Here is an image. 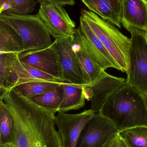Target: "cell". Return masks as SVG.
<instances>
[{"label": "cell", "instance_id": "obj_3", "mask_svg": "<svg viewBox=\"0 0 147 147\" xmlns=\"http://www.w3.org/2000/svg\"><path fill=\"white\" fill-rule=\"evenodd\" d=\"M81 16L110 53L119 68L127 73L131 39L113 24L104 20L92 11L82 9Z\"/></svg>", "mask_w": 147, "mask_h": 147}, {"label": "cell", "instance_id": "obj_25", "mask_svg": "<svg viewBox=\"0 0 147 147\" xmlns=\"http://www.w3.org/2000/svg\"><path fill=\"white\" fill-rule=\"evenodd\" d=\"M119 133H116L109 138L103 147H119Z\"/></svg>", "mask_w": 147, "mask_h": 147}, {"label": "cell", "instance_id": "obj_8", "mask_svg": "<svg viewBox=\"0 0 147 147\" xmlns=\"http://www.w3.org/2000/svg\"><path fill=\"white\" fill-rule=\"evenodd\" d=\"M119 133L114 125L96 113L82 129L75 147H103L113 135Z\"/></svg>", "mask_w": 147, "mask_h": 147}, {"label": "cell", "instance_id": "obj_19", "mask_svg": "<svg viewBox=\"0 0 147 147\" xmlns=\"http://www.w3.org/2000/svg\"><path fill=\"white\" fill-rule=\"evenodd\" d=\"M15 125L10 111L3 100L0 101V147L15 145Z\"/></svg>", "mask_w": 147, "mask_h": 147}, {"label": "cell", "instance_id": "obj_17", "mask_svg": "<svg viewBox=\"0 0 147 147\" xmlns=\"http://www.w3.org/2000/svg\"><path fill=\"white\" fill-rule=\"evenodd\" d=\"M62 85L64 96L58 112H67L83 107L86 99L85 85L74 84L67 82H64Z\"/></svg>", "mask_w": 147, "mask_h": 147}, {"label": "cell", "instance_id": "obj_29", "mask_svg": "<svg viewBox=\"0 0 147 147\" xmlns=\"http://www.w3.org/2000/svg\"><path fill=\"white\" fill-rule=\"evenodd\" d=\"M7 147H17L15 145H11V146H9Z\"/></svg>", "mask_w": 147, "mask_h": 147}, {"label": "cell", "instance_id": "obj_6", "mask_svg": "<svg viewBox=\"0 0 147 147\" xmlns=\"http://www.w3.org/2000/svg\"><path fill=\"white\" fill-rule=\"evenodd\" d=\"M38 14L55 39L73 38L75 24L63 5L48 2L40 3Z\"/></svg>", "mask_w": 147, "mask_h": 147}, {"label": "cell", "instance_id": "obj_15", "mask_svg": "<svg viewBox=\"0 0 147 147\" xmlns=\"http://www.w3.org/2000/svg\"><path fill=\"white\" fill-rule=\"evenodd\" d=\"M89 9L104 20L121 28L122 0H82Z\"/></svg>", "mask_w": 147, "mask_h": 147}, {"label": "cell", "instance_id": "obj_26", "mask_svg": "<svg viewBox=\"0 0 147 147\" xmlns=\"http://www.w3.org/2000/svg\"><path fill=\"white\" fill-rule=\"evenodd\" d=\"M37 3H41L44 2H48L62 5H69L73 6L75 4L74 0H37Z\"/></svg>", "mask_w": 147, "mask_h": 147}, {"label": "cell", "instance_id": "obj_2", "mask_svg": "<svg viewBox=\"0 0 147 147\" xmlns=\"http://www.w3.org/2000/svg\"><path fill=\"white\" fill-rule=\"evenodd\" d=\"M99 113L110 120L118 132L147 127L145 96L126 82L109 96Z\"/></svg>", "mask_w": 147, "mask_h": 147}, {"label": "cell", "instance_id": "obj_18", "mask_svg": "<svg viewBox=\"0 0 147 147\" xmlns=\"http://www.w3.org/2000/svg\"><path fill=\"white\" fill-rule=\"evenodd\" d=\"M24 51L23 41L13 27L0 20V53L20 55Z\"/></svg>", "mask_w": 147, "mask_h": 147}, {"label": "cell", "instance_id": "obj_20", "mask_svg": "<svg viewBox=\"0 0 147 147\" xmlns=\"http://www.w3.org/2000/svg\"><path fill=\"white\" fill-rule=\"evenodd\" d=\"M19 54L0 53V99L3 100L8 92L11 89L13 75V65Z\"/></svg>", "mask_w": 147, "mask_h": 147}, {"label": "cell", "instance_id": "obj_27", "mask_svg": "<svg viewBox=\"0 0 147 147\" xmlns=\"http://www.w3.org/2000/svg\"><path fill=\"white\" fill-rule=\"evenodd\" d=\"M119 147H130L127 144V143L124 141V140H123L122 138L120 137V141H119Z\"/></svg>", "mask_w": 147, "mask_h": 147}, {"label": "cell", "instance_id": "obj_24", "mask_svg": "<svg viewBox=\"0 0 147 147\" xmlns=\"http://www.w3.org/2000/svg\"><path fill=\"white\" fill-rule=\"evenodd\" d=\"M120 137L130 147H147V127L132 128L119 132Z\"/></svg>", "mask_w": 147, "mask_h": 147}, {"label": "cell", "instance_id": "obj_23", "mask_svg": "<svg viewBox=\"0 0 147 147\" xmlns=\"http://www.w3.org/2000/svg\"><path fill=\"white\" fill-rule=\"evenodd\" d=\"M37 3V0H0V13L25 14L32 13L35 10Z\"/></svg>", "mask_w": 147, "mask_h": 147}, {"label": "cell", "instance_id": "obj_1", "mask_svg": "<svg viewBox=\"0 0 147 147\" xmlns=\"http://www.w3.org/2000/svg\"><path fill=\"white\" fill-rule=\"evenodd\" d=\"M10 111L15 125L17 147H62L55 128V113L39 106L15 89L3 100Z\"/></svg>", "mask_w": 147, "mask_h": 147}, {"label": "cell", "instance_id": "obj_9", "mask_svg": "<svg viewBox=\"0 0 147 147\" xmlns=\"http://www.w3.org/2000/svg\"><path fill=\"white\" fill-rule=\"evenodd\" d=\"M75 32L85 51L103 69L106 70L108 68H112L119 70L110 53L82 16L80 17L79 26L75 28Z\"/></svg>", "mask_w": 147, "mask_h": 147}, {"label": "cell", "instance_id": "obj_4", "mask_svg": "<svg viewBox=\"0 0 147 147\" xmlns=\"http://www.w3.org/2000/svg\"><path fill=\"white\" fill-rule=\"evenodd\" d=\"M0 20L11 26L23 41L24 51L45 49L52 44L46 26L38 14L0 13Z\"/></svg>", "mask_w": 147, "mask_h": 147}, {"label": "cell", "instance_id": "obj_5", "mask_svg": "<svg viewBox=\"0 0 147 147\" xmlns=\"http://www.w3.org/2000/svg\"><path fill=\"white\" fill-rule=\"evenodd\" d=\"M126 29L131 34L128 70L126 83L147 95V32L133 27Z\"/></svg>", "mask_w": 147, "mask_h": 147}, {"label": "cell", "instance_id": "obj_7", "mask_svg": "<svg viewBox=\"0 0 147 147\" xmlns=\"http://www.w3.org/2000/svg\"><path fill=\"white\" fill-rule=\"evenodd\" d=\"M18 58L22 63L53 76L62 82H65L56 40L47 48L25 52L20 54Z\"/></svg>", "mask_w": 147, "mask_h": 147}, {"label": "cell", "instance_id": "obj_14", "mask_svg": "<svg viewBox=\"0 0 147 147\" xmlns=\"http://www.w3.org/2000/svg\"><path fill=\"white\" fill-rule=\"evenodd\" d=\"M72 47L83 73L85 85L95 82L105 70L89 55L75 32Z\"/></svg>", "mask_w": 147, "mask_h": 147}, {"label": "cell", "instance_id": "obj_21", "mask_svg": "<svg viewBox=\"0 0 147 147\" xmlns=\"http://www.w3.org/2000/svg\"><path fill=\"white\" fill-rule=\"evenodd\" d=\"M62 84L30 99L39 106L49 110L56 114L58 112L63 99L64 89Z\"/></svg>", "mask_w": 147, "mask_h": 147}, {"label": "cell", "instance_id": "obj_22", "mask_svg": "<svg viewBox=\"0 0 147 147\" xmlns=\"http://www.w3.org/2000/svg\"><path fill=\"white\" fill-rule=\"evenodd\" d=\"M62 83L49 81H33L17 85L13 89H15L24 97L31 99L57 87Z\"/></svg>", "mask_w": 147, "mask_h": 147}, {"label": "cell", "instance_id": "obj_13", "mask_svg": "<svg viewBox=\"0 0 147 147\" xmlns=\"http://www.w3.org/2000/svg\"><path fill=\"white\" fill-rule=\"evenodd\" d=\"M121 22L125 28L133 27L147 32V0H122Z\"/></svg>", "mask_w": 147, "mask_h": 147}, {"label": "cell", "instance_id": "obj_12", "mask_svg": "<svg viewBox=\"0 0 147 147\" xmlns=\"http://www.w3.org/2000/svg\"><path fill=\"white\" fill-rule=\"evenodd\" d=\"M74 37L55 39L57 49L65 81L74 84L85 85L83 73L72 47Z\"/></svg>", "mask_w": 147, "mask_h": 147}, {"label": "cell", "instance_id": "obj_31", "mask_svg": "<svg viewBox=\"0 0 147 147\" xmlns=\"http://www.w3.org/2000/svg\"></svg>", "mask_w": 147, "mask_h": 147}, {"label": "cell", "instance_id": "obj_30", "mask_svg": "<svg viewBox=\"0 0 147 147\" xmlns=\"http://www.w3.org/2000/svg\"><path fill=\"white\" fill-rule=\"evenodd\" d=\"M81 1H82V0H81Z\"/></svg>", "mask_w": 147, "mask_h": 147}, {"label": "cell", "instance_id": "obj_11", "mask_svg": "<svg viewBox=\"0 0 147 147\" xmlns=\"http://www.w3.org/2000/svg\"><path fill=\"white\" fill-rule=\"evenodd\" d=\"M126 82L124 78L110 75L104 71L96 81L85 85L86 99L91 100L90 109L100 112L109 96Z\"/></svg>", "mask_w": 147, "mask_h": 147}, {"label": "cell", "instance_id": "obj_28", "mask_svg": "<svg viewBox=\"0 0 147 147\" xmlns=\"http://www.w3.org/2000/svg\"><path fill=\"white\" fill-rule=\"evenodd\" d=\"M145 96V99H146V106L147 108V95H144Z\"/></svg>", "mask_w": 147, "mask_h": 147}, {"label": "cell", "instance_id": "obj_16", "mask_svg": "<svg viewBox=\"0 0 147 147\" xmlns=\"http://www.w3.org/2000/svg\"><path fill=\"white\" fill-rule=\"evenodd\" d=\"M18 56L16 58L13 63V75L11 81L12 89L17 85L33 81L64 83L53 76L22 63L19 60Z\"/></svg>", "mask_w": 147, "mask_h": 147}, {"label": "cell", "instance_id": "obj_10", "mask_svg": "<svg viewBox=\"0 0 147 147\" xmlns=\"http://www.w3.org/2000/svg\"><path fill=\"white\" fill-rule=\"evenodd\" d=\"M95 114L90 109L77 114L58 112L55 116V124L61 139L62 147H76L82 129Z\"/></svg>", "mask_w": 147, "mask_h": 147}]
</instances>
